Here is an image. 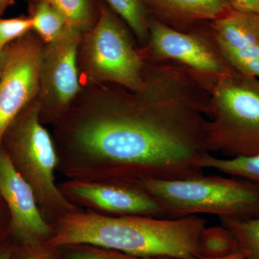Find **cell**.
I'll return each mask as SVG.
<instances>
[{
    "label": "cell",
    "mask_w": 259,
    "mask_h": 259,
    "mask_svg": "<svg viewBox=\"0 0 259 259\" xmlns=\"http://www.w3.org/2000/svg\"><path fill=\"white\" fill-rule=\"evenodd\" d=\"M145 62L141 90H105L54 122L57 171L67 180L139 185L204 175L208 91L180 65Z\"/></svg>",
    "instance_id": "obj_1"
},
{
    "label": "cell",
    "mask_w": 259,
    "mask_h": 259,
    "mask_svg": "<svg viewBox=\"0 0 259 259\" xmlns=\"http://www.w3.org/2000/svg\"><path fill=\"white\" fill-rule=\"evenodd\" d=\"M206 223L199 215L114 217L81 209L55 221L45 245L53 248L90 245L137 256L200 259L199 237Z\"/></svg>",
    "instance_id": "obj_2"
},
{
    "label": "cell",
    "mask_w": 259,
    "mask_h": 259,
    "mask_svg": "<svg viewBox=\"0 0 259 259\" xmlns=\"http://www.w3.org/2000/svg\"><path fill=\"white\" fill-rule=\"evenodd\" d=\"M40 115L41 107L37 98L8 126L1 146L15 169L31 187L42 216L53 226L67 213L81 209L69 202L58 187L57 152Z\"/></svg>",
    "instance_id": "obj_3"
},
{
    "label": "cell",
    "mask_w": 259,
    "mask_h": 259,
    "mask_svg": "<svg viewBox=\"0 0 259 259\" xmlns=\"http://www.w3.org/2000/svg\"><path fill=\"white\" fill-rule=\"evenodd\" d=\"M198 81L209 95V152L228 158L259 153V79L235 71Z\"/></svg>",
    "instance_id": "obj_4"
},
{
    "label": "cell",
    "mask_w": 259,
    "mask_h": 259,
    "mask_svg": "<svg viewBox=\"0 0 259 259\" xmlns=\"http://www.w3.org/2000/svg\"><path fill=\"white\" fill-rule=\"evenodd\" d=\"M159 203L167 218L199 214L246 220L259 217V187L253 182L215 176L139 182Z\"/></svg>",
    "instance_id": "obj_5"
},
{
    "label": "cell",
    "mask_w": 259,
    "mask_h": 259,
    "mask_svg": "<svg viewBox=\"0 0 259 259\" xmlns=\"http://www.w3.org/2000/svg\"><path fill=\"white\" fill-rule=\"evenodd\" d=\"M125 25L108 5H100L95 25L83 34V69L98 82L138 91L144 85L146 62Z\"/></svg>",
    "instance_id": "obj_6"
},
{
    "label": "cell",
    "mask_w": 259,
    "mask_h": 259,
    "mask_svg": "<svg viewBox=\"0 0 259 259\" xmlns=\"http://www.w3.org/2000/svg\"><path fill=\"white\" fill-rule=\"evenodd\" d=\"M209 23L182 32L150 18L148 40L140 54L144 61L180 65L197 78L233 74L236 71L221 54Z\"/></svg>",
    "instance_id": "obj_7"
},
{
    "label": "cell",
    "mask_w": 259,
    "mask_h": 259,
    "mask_svg": "<svg viewBox=\"0 0 259 259\" xmlns=\"http://www.w3.org/2000/svg\"><path fill=\"white\" fill-rule=\"evenodd\" d=\"M83 34L69 26L60 36L42 47L37 97L42 122L59 120L69 111L79 95L78 58Z\"/></svg>",
    "instance_id": "obj_8"
},
{
    "label": "cell",
    "mask_w": 259,
    "mask_h": 259,
    "mask_svg": "<svg viewBox=\"0 0 259 259\" xmlns=\"http://www.w3.org/2000/svg\"><path fill=\"white\" fill-rule=\"evenodd\" d=\"M58 187L69 202L88 212L114 217L167 218L157 201L136 184L66 180Z\"/></svg>",
    "instance_id": "obj_9"
},
{
    "label": "cell",
    "mask_w": 259,
    "mask_h": 259,
    "mask_svg": "<svg viewBox=\"0 0 259 259\" xmlns=\"http://www.w3.org/2000/svg\"><path fill=\"white\" fill-rule=\"evenodd\" d=\"M28 33L8 47V59L0 76V146L5 131L40 90V61L44 44Z\"/></svg>",
    "instance_id": "obj_10"
},
{
    "label": "cell",
    "mask_w": 259,
    "mask_h": 259,
    "mask_svg": "<svg viewBox=\"0 0 259 259\" xmlns=\"http://www.w3.org/2000/svg\"><path fill=\"white\" fill-rule=\"evenodd\" d=\"M0 197L8 211V231L20 245L42 244L54 233L42 216L33 190L0 146Z\"/></svg>",
    "instance_id": "obj_11"
},
{
    "label": "cell",
    "mask_w": 259,
    "mask_h": 259,
    "mask_svg": "<svg viewBox=\"0 0 259 259\" xmlns=\"http://www.w3.org/2000/svg\"><path fill=\"white\" fill-rule=\"evenodd\" d=\"M209 25L216 45L232 69L259 79V15L231 10Z\"/></svg>",
    "instance_id": "obj_12"
},
{
    "label": "cell",
    "mask_w": 259,
    "mask_h": 259,
    "mask_svg": "<svg viewBox=\"0 0 259 259\" xmlns=\"http://www.w3.org/2000/svg\"><path fill=\"white\" fill-rule=\"evenodd\" d=\"M149 18L188 32L221 18L232 9L228 0H142Z\"/></svg>",
    "instance_id": "obj_13"
},
{
    "label": "cell",
    "mask_w": 259,
    "mask_h": 259,
    "mask_svg": "<svg viewBox=\"0 0 259 259\" xmlns=\"http://www.w3.org/2000/svg\"><path fill=\"white\" fill-rule=\"evenodd\" d=\"M29 17L31 19L32 31L44 44L55 40L71 26L64 15L47 0H35Z\"/></svg>",
    "instance_id": "obj_14"
},
{
    "label": "cell",
    "mask_w": 259,
    "mask_h": 259,
    "mask_svg": "<svg viewBox=\"0 0 259 259\" xmlns=\"http://www.w3.org/2000/svg\"><path fill=\"white\" fill-rule=\"evenodd\" d=\"M202 169L210 168L226 175L243 179L259 187V153L250 156L222 158L206 155L199 162Z\"/></svg>",
    "instance_id": "obj_15"
},
{
    "label": "cell",
    "mask_w": 259,
    "mask_h": 259,
    "mask_svg": "<svg viewBox=\"0 0 259 259\" xmlns=\"http://www.w3.org/2000/svg\"><path fill=\"white\" fill-rule=\"evenodd\" d=\"M201 258H219L239 252L238 242L228 228L222 226L204 228L199 241Z\"/></svg>",
    "instance_id": "obj_16"
},
{
    "label": "cell",
    "mask_w": 259,
    "mask_h": 259,
    "mask_svg": "<svg viewBox=\"0 0 259 259\" xmlns=\"http://www.w3.org/2000/svg\"><path fill=\"white\" fill-rule=\"evenodd\" d=\"M107 5L131 29L141 44H146L149 28V15L142 0H106Z\"/></svg>",
    "instance_id": "obj_17"
},
{
    "label": "cell",
    "mask_w": 259,
    "mask_h": 259,
    "mask_svg": "<svg viewBox=\"0 0 259 259\" xmlns=\"http://www.w3.org/2000/svg\"><path fill=\"white\" fill-rule=\"evenodd\" d=\"M233 233L244 259H259V217L246 220L219 218Z\"/></svg>",
    "instance_id": "obj_18"
},
{
    "label": "cell",
    "mask_w": 259,
    "mask_h": 259,
    "mask_svg": "<svg viewBox=\"0 0 259 259\" xmlns=\"http://www.w3.org/2000/svg\"><path fill=\"white\" fill-rule=\"evenodd\" d=\"M64 15L71 26L83 32L95 25L97 17L93 0H47ZM98 16V15H97Z\"/></svg>",
    "instance_id": "obj_19"
},
{
    "label": "cell",
    "mask_w": 259,
    "mask_h": 259,
    "mask_svg": "<svg viewBox=\"0 0 259 259\" xmlns=\"http://www.w3.org/2000/svg\"><path fill=\"white\" fill-rule=\"evenodd\" d=\"M56 249L61 259H180L168 256H137L90 245H69Z\"/></svg>",
    "instance_id": "obj_20"
},
{
    "label": "cell",
    "mask_w": 259,
    "mask_h": 259,
    "mask_svg": "<svg viewBox=\"0 0 259 259\" xmlns=\"http://www.w3.org/2000/svg\"><path fill=\"white\" fill-rule=\"evenodd\" d=\"M31 31L32 25L30 17L0 18V51H5L10 44Z\"/></svg>",
    "instance_id": "obj_21"
},
{
    "label": "cell",
    "mask_w": 259,
    "mask_h": 259,
    "mask_svg": "<svg viewBox=\"0 0 259 259\" xmlns=\"http://www.w3.org/2000/svg\"><path fill=\"white\" fill-rule=\"evenodd\" d=\"M19 259H61L56 248L45 245H20Z\"/></svg>",
    "instance_id": "obj_22"
},
{
    "label": "cell",
    "mask_w": 259,
    "mask_h": 259,
    "mask_svg": "<svg viewBox=\"0 0 259 259\" xmlns=\"http://www.w3.org/2000/svg\"><path fill=\"white\" fill-rule=\"evenodd\" d=\"M233 11L259 15V0H228Z\"/></svg>",
    "instance_id": "obj_23"
},
{
    "label": "cell",
    "mask_w": 259,
    "mask_h": 259,
    "mask_svg": "<svg viewBox=\"0 0 259 259\" xmlns=\"http://www.w3.org/2000/svg\"><path fill=\"white\" fill-rule=\"evenodd\" d=\"M7 59H8V48L5 51H0V76L4 69Z\"/></svg>",
    "instance_id": "obj_24"
},
{
    "label": "cell",
    "mask_w": 259,
    "mask_h": 259,
    "mask_svg": "<svg viewBox=\"0 0 259 259\" xmlns=\"http://www.w3.org/2000/svg\"><path fill=\"white\" fill-rule=\"evenodd\" d=\"M13 0H0V16L5 13L7 8L13 3Z\"/></svg>",
    "instance_id": "obj_25"
},
{
    "label": "cell",
    "mask_w": 259,
    "mask_h": 259,
    "mask_svg": "<svg viewBox=\"0 0 259 259\" xmlns=\"http://www.w3.org/2000/svg\"><path fill=\"white\" fill-rule=\"evenodd\" d=\"M201 259H244V255L242 252H237L233 254L228 255V256L223 257L219 258H201Z\"/></svg>",
    "instance_id": "obj_26"
},
{
    "label": "cell",
    "mask_w": 259,
    "mask_h": 259,
    "mask_svg": "<svg viewBox=\"0 0 259 259\" xmlns=\"http://www.w3.org/2000/svg\"><path fill=\"white\" fill-rule=\"evenodd\" d=\"M0 259H13L11 252L8 249L0 250Z\"/></svg>",
    "instance_id": "obj_27"
}]
</instances>
